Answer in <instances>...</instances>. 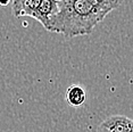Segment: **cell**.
<instances>
[{
	"label": "cell",
	"mask_w": 133,
	"mask_h": 132,
	"mask_svg": "<svg viewBox=\"0 0 133 132\" xmlns=\"http://www.w3.org/2000/svg\"><path fill=\"white\" fill-rule=\"evenodd\" d=\"M110 13L97 0H59L58 11L49 19L47 31L66 39L90 34Z\"/></svg>",
	"instance_id": "cell-1"
},
{
	"label": "cell",
	"mask_w": 133,
	"mask_h": 132,
	"mask_svg": "<svg viewBox=\"0 0 133 132\" xmlns=\"http://www.w3.org/2000/svg\"><path fill=\"white\" fill-rule=\"evenodd\" d=\"M58 0H41L40 5H39L38 9L32 18L38 21L44 29H47L48 24H49V19L58 11Z\"/></svg>",
	"instance_id": "cell-2"
},
{
	"label": "cell",
	"mask_w": 133,
	"mask_h": 132,
	"mask_svg": "<svg viewBox=\"0 0 133 132\" xmlns=\"http://www.w3.org/2000/svg\"><path fill=\"white\" fill-rule=\"evenodd\" d=\"M109 132H133L132 120L124 115H113L100 123Z\"/></svg>",
	"instance_id": "cell-3"
},
{
	"label": "cell",
	"mask_w": 133,
	"mask_h": 132,
	"mask_svg": "<svg viewBox=\"0 0 133 132\" xmlns=\"http://www.w3.org/2000/svg\"><path fill=\"white\" fill-rule=\"evenodd\" d=\"M13 15L17 18L33 17L41 0H10Z\"/></svg>",
	"instance_id": "cell-4"
},
{
	"label": "cell",
	"mask_w": 133,
	"mask_h": 132,
	"mask_svg": "<svg viewBox=\"0 0 133 132\" xmlns=\"http://www.w3.org/2000/svg\"><path fill=\"white\" fill-rule=\"evenodd\" d=\"M87 99L84 89L78 84H73L66 90V101L69 106L78 107L82 106Z\"/></svg>",
	"instance_id": "cell-5"
},
{
	"label": "cell",
	"mask_w": 133,
	"mask_h": 132,
	"mask_svg": "<svg viewBox=\"0 0 133 132\" xmlns=\"http://www.w3.org/2000/svg\"><path fill=\"white\" fill-rule=\"evenodd\" d=\"M97 1L100 2L101 5L106 6L108 9H110V11H113L114 9H116V8L122 4L123 0H97Z\"/></svg>",
	"instance_id": "cell-6"
},
{
	"label": "cell",
	"mask_w": 133,
	"mask_h": 132,
	"mask_svg": "<svg viewBox=\"0 0 133 132\" xmlns=\"http://www.w3.org/2000/svg\"><path fill=\"white\" fill-rule=\"evenodd\" d=\"M96 132H109V131H107V130H106V129H105L104 127H101V125H99V127L97 128Z\"/></svg>",
	"instance_id": "cell-7"
},
{
	"label": "cell",
	"mask_w": 133,
	"mask_h": 132,
	"mask_svg": "<svg viewBox=\"0 0 133 132\" xmlns=\"http://www.w3.org/2000/svg\"><path fill=\"white\" fill-rule=\"evenodd\" d=\"M10 2V0H0V5L1 6H6V5H8Z\"/></svg>",
	"instance_id": "cell-8"
}]
</instances>
